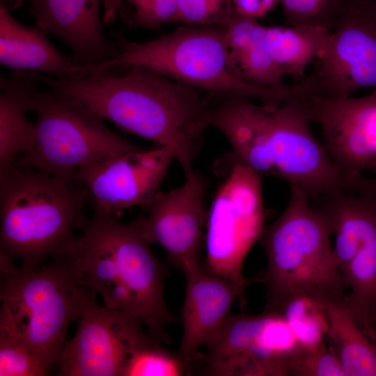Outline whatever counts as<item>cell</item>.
Instances as JSON below:
<instances>
[{
	"label": "cell",
	"mask_w": 376,
	"mask_h": 376,
	"mask_svg": "<svg viewBox=\"0 0 376 376\" xmlns=\"http://www.w3.org/2000/svg\"><path fill=\"white\" fill-rule=\"evenodd\" d=\"M120 53L97 63V71L141 65L210 93L240 95L265 106L276 107L292 94L283 88L247 83L230 71L226 43V27L182 25L154 40L137 42L114 34Z\"/></svg>",
	"instance_id": "cell-6"
},
{
	"label": "cell",
	"mask_w": 376,
	"mask_h": 376,
	"mask_svg": "<svg viewBox=\"0 0 376 376\" xmlns=\"http://www.w3.org/2000/svg\"><path fill=\"white\" fill-rule=\"evenodd\" d=\"M234 14L233 0H179L177 22L190 26L226 27Z\"/></svg>",
	"instance_id": "cell-30"
},
{
	"label": "cell",
	"mask_w": 376,
	"mask_h": 376,
	"mask_svg": "<svg viewBox=\"0 0 376 376\" xmlns=\"http://www.w3.org/2000/svg\"><path fill=\"white\" fill-rule=\"evenodd\" d=\"M332 235L330 223L308 196L290 187L285 209L259 239L267 259L265 310L278 311L299 294L325 305L345 297L348 285L336 261Z\"/></svg>",
	"instance_id": "cell-4"
},
{
	"label": "cell",
	"mask_w": 376,
	"mask_h": 376,
	"mask_svg": "<svg viewBox=\"0 0 376 376\" xmlns=\"http://www.w3.org/2000/svg\"><path fill=\"white\" fill-rule=\"evenodd\" d=\"M102 22L108 24L119 15L129 29H159L177 22L179 0H104Z\"/></svg>",
	"instance_id": "cell-24"
},
{
	"label": "cell",
	"mask_w": 376,
	"mask_h": 376,
	"mask_svg": "<svg viewBox=\"0 0 376 376\" xmlns=\"http://www.w3.org/2000/svg\"><path fill=\"white\" fill-rule=\"evenodd\" d=\"M80 230L61 256L77 282L100 295L105 307L139 320L155 340L169 343L166 328L175 319L164 296L168 272L136 221L93 212Z\"/></svg>",
	"instance_id": "cell-2"
},
{
	"label": "cell",
	"mask_w": 376,
	"mask_h": 376,
	"mask_svg": "<svg viewBox=\"0 0 376 376\" xmlns=\"http://www.w3.org/2000/svg\"><path fill=\"white\" fill-rule=\"evenodd\" d=\"M345 297L327 305L329 347L346 376H376V345L359 327Z\"/></svg>",
	"instance_id": "cell-20"
},
{
	"label": "cell",
	"mask_w": 376,
	"mask_h": 376,
	"mask_svg": "<svg viewBox=\"0 0 376 376\" xmlns=\"http://www.w3.org/2000/svg\"><path fill=\"white\" fill-rule=\"evenodd\" d=\"M37 26L63 40L78 65L100 63L116 56L118 41L103 32L102 0H28Z\"/></svg>",
	"instance_id": "cell-17"
},
{
	"label": "cell",
	"mask_w": 376,
	"mask_h": 376,
	"mask_svg": "<svg viewBox=\"0 0 376 376\" xmlns=\"http://www.w3.org/2000/svg\"><path fill=\"white\" fill-rule=\"evenodd\" d=\"M368 338L376 345V318L371 324Z\"/></svg>",
	"instance_id": "cell-34"
},
{
	"label": "cell",
	"mask_w": 376,
	"mask_h": 376,
	"mask_svg": "<svg viewBox=\"0 0 376 376\" xmlns=\"http://www.w3.org/2000/svg\"><path fill=\"white\" fill-rule=\"evenodd\" d=\"M345 279L350 289L345 301L368 336L376 318V224L360 244Z\"/></svg>",
	"instance_id": "cell-22"
},
{
	"label": "cell",
	"mask_w": 376,
	"mask_h": 376,
	"mask_svg": "<svg viewBox=\"0 0 376 376\" xmlns=\"http://www.w3.org/2000/svg\"><path fill=\"white\" fill-rule=\"evenodd\" d=\"M36 137L31 149L15 163L74 180L80 169L141 147L109 129L104 119L82 102L48 88L32 102Z\"/></svg>",
	"instance_id": "cell-7"
},
{
	"label": "cell",
	"mask_w": 376,
	"mask_h": 376,
	"mask_svg": "<svg viewBox=\"0 0 376 376\" xmlns=\"http://www.w3.org/2000/svg\"><path fill=\"white\" fill-rule=\"evenodd\" d=\"M277 311L283 315L300 345L313 347L324 343L329 329L327 305L299 294L288 298Z\"/></svg>",
	"instance_id": "cell-23"
},
{
	"label": "cell",
	"mask_w": 376,
	"mask_h": 376,
	"mask_svg": "<svg viewBox=\"0 0 376 376\" xmlns=\"http://www.w3.org/2000/svg\"><path fill=\"white\" fill-rule=\"evenodd\" d=\"M262 176L234 162L219 187L207 212L203 267L240 283L263 281L242 274L245 258L264 230Z\"/></svg>",
	"instance_id": "cell-8"
},
{
	"label": "cell",
	"mask_w": 376,
	"mask_h": 376,
	"mask_svg": "<svg viewBox=\"0 0 376 376\" xmlns=\"http://www.w3.org/2000/svg\"><path fill=\"white\" fill-rule=\"evenodd\" d=\"M285 23L290 26L333 31L352 5L351 0H281Z\"/></svg>",
	"instance_id": "cell-26"
},
{
	"label": "cell",
	"mask_w": 376,
	"mask_h": 376,
	"mask_svg": "<svg viewBox=\"0 0 376 376\" xmlns=\"http://www.w3.org/2000/svg\"><path fill=\"white\" fill-rule=\"evenodd\" d=\"M143 324L125 312L86 303L74 337L66 341L56 366L61 376H123L132 355L153 342ZM160 343V342H159Z\"/></svg>",
	"instance_id": "cell-10"
},
{
	"label": "cell",
	"mask_w": 376,
	"mask_h": 376,
	"mask_svg": "<svg viewBox=\"0 0 376 376\" xmlns=\"http://www.w3.org/2000/svg\"><path fill=\"white\" fill-rule=\"evenodd\" d=\"M352 5L362 8L370 3H376V0H351Z\"/></svg>",
	"instance_id": "cell-35"
},
{
	"label": "cell",
	"mask_w": 376,
	"mask_h": 376,
	"mask_svg": "<svg viewBox=\"0 0 376 376\" xmlns=\"http://www.w3.org/2000/svg\"><path fill=\"white\" fill-rule=\"evenodd\" d=\"M299 346L277 311L230 315L196 363L201 362L202 372L208 375L286 376Z\"/></svg>",
	"instance_id": "cell-9"
},
{
	"label": "cell",
	"mask_w": 376,
	"mask_h": 376,
	"mask_svg": "<svg viewBox=\"0 0 376 376\" xmlns=\"http://www.w3.org/2000/svg\"><path fill=\"white\" fill-rule=\"evenodd\" d=\"M129 68L123 75L107 69L68 80L34 75L55 94L82 102L125 132L159 146L178 145L177 160L184 172L192 169L210 93L147 67Z\"/></svg>",
	"instance_id": "cell-1"
},
{
	"label": "cell",
	"mask_w": 376,
	"mask_h": 376,
	"mask_svg": "<svg viewBox=\"0 0 376 376\" xmlns=\"http://www.w3.org/2000/svg\"><path fill=\"white\" fill-rule=\"evenodd\" d=\"M329 32L316 27L267 26L266 41L283 75L301 79L307 67L319 57Z\"/></svg>",
	"instance_id": "cell-21"
},
{
	"label": "cell",
	"mask_w": 376,
	"mask_h": 376,
	"mask_svg": "<svg viewBox=\"0 0 376 376\" xmlns=\"http://www.w3.org/2000/svg\"><path fill=\"white\" fill-rule=\"evenodd\" d=\"M180 152L177 144L143 148L80 169L74 180L85 191L93 212L117 217L125 209L147 207Z\"/></svg>",
	"instance_id": "cell-13"
},
{
	"label": "cell",
	"mask_w": 376,
	"mask_h": 376,
	"mask_svg": "<svg viewBox=\"0 0 376 376\" xmlns=\"http://www.w3.org/2000/svg\"><path fill=\"white\" fill-rule=\"evenodd\" d=\"M180 187L159 190L136 219L144 238L160 245L168 262L184 274L203 267L201 251L207 215V178L193 169Z\"/></svg>",
	"instance_id": "cell-12"
},
{
	"label": "cell",
	"mask_w": 376,
	"mask_h": 376,
	"mask_svg": "<svg viewBox=\"0 0 376 376\" xmlns=\"http://www.w3.org/2000/svg\"><path fill=\"white\" fill-rule=\"evenodd\" d=\"M235 94L211 93L201 118L205 129L210 126L228 141L233 162L255 172L276 177L269 143V107Z\"/></svg>",
	"instance_id": "cell-16"
},
{
	"label": "cell",
	"mask_w": 376,
	"mask_h": 376,
	"mask_svg": "<svg viewBox=\"0 0 376 376\" xmlns=\"http://www.w3.org/2000/svg\"><path fill=\"white\" fill-rule=\"evenodd\" d=\"M184 275L183 331L177 354L190 370L199 357V349L213 340L230 317L235 300L244 305V290L249 285L223 279L203 267Z\"/></svg>",
	"instance_id": "cell-15"
},
{
	"label": "cell",
	"mask_w": 376,
	"mask_h": 376,
	"mask_svg": "<svg viewBox=\"0 0 376 376\" xmlns=\"http://www.w3.org/2000/svg\"><path fill=\"white\" fill-rule=\"evenodd\" d=\"M0 336L18 341L56 364L72 321L96 295L80 285L63 259L26 270L0 252Z\"/></svg>",
	"instance_id": "cell-5"
},
{
	"label": "cell",
	"mask_w": 376,
	"mask_h": 376,
	"mask_svg": "<svg viewBox=\"0 0 376 376\" xmlns=\"http://www.w3.org/2000/svg\"><path fill=\"white\" fill-rule=\"evenodd\" d=\"M71 182L15 162L0 170V252L22 269L64 255L84 225L87 196Z\"/></svg>",
	"instance_id": "cell-3"
},
{
	"label": "cell",
	"mask_w": 376,
	"mask_h": 376,
	"mask_svg": "<svg viewBox=\"0 0 376 376\" xmlns=\"http://www.w3.org/2000/svg\"><path fill=\"white\" fill-rule=\"evenodd\" d=\"M33 72L11 70L0 78V170L31 149L36 125L28 118L37 91Z\"/></svg>",
	"instance_id": "cell-19"
},
{
	"label": "cell",
	"mask_w": 376,
	"mask_h": 376,
	"mask_svg": "<svg viewBox=\"0 0 376 376\" xmlns=\"http://www.w3.org/2000/svg\"><path fill=\"white\" fill-rule=\"evenodd\" d=\"M38 26L18 22L0 3V63L11 70L35 72L58 79H79L93 72L91 65H76L62 54Z\"/></svg>",
	"instance_id": "cell-18"
},
{
	"label": "cell",
	"mask_w": 376,
	"mask_h": 376,
	"mask_svg": "<svg viewBox=\"0 0 376 376\" xmlns=\"http://www.w3.org/2000/svg\"><path fill=\"white\" fill-rule=\"evenodd\" d=\"M290 375L346 376L336 354L324 343L313 347L300 345L289 363Z\"/></svg>",
	"instance_id": "cell-29"
},
{
	"label": "cell",
	"mask_w": 376,
	"mask_h": 376,
	"mask_svg": "<svg viewBox=\"0 0 376 376\" xmlns=\"http://www.w3.org/2000/svg\"><path fill=\"white\" fill-rule=\"evenodd\" d=\"M289 100L320 126L325 149L343 171L354 175L376 171V90L359 97H325L297 82Z\"/></svg>",
	"instance_id": "cell-11"
},
{
	"label": "cell",
	"mask_w": 376,
	"mask_h": 376,
	"mask_svg": "<svg viewBox=\"0 0 376 376\" xmlns=\"http://www.w3.org/2000/svg\"><path fill=\"white\" fill-rule=\"evenodd\" d=\"M260 25L256 19L235 13L226 27L228 65L235 76L237 66L251 45Z\"/></svg>",
	"instance_id": "cell-31"
},
{
	"label": "cell",
	"mask_w": 376,
	"mask_h": 376,
	"mask_svg": "<svg viewBox=\"0 0 376 376\" xmlns=\"http://www.w3.org/2000/svg\"><path fill=\"white\" fill-rule=\"evenodd\" d=\"M361 8L366 14L376 20V3L368 4Z\"/></svg>",
	"instance_id": "cell-33"
},
{
	"label": "cell",
	"mask_w": 376,
	"mask_h": 376,
	"mask_svg": "<svg viewBox=\"0 0 376 376\" xmlns=\"http://www.w3.org/2000/svg\"><path fill=\"white\" fill-rule=\"evenodd\" d=\"M281 0H233L234 13L260 19L276 8Z\"/></svg>",
	"instance_id": "cell-32"
},
{
	"label": "cell",
	"mask_w": 376,
	"mask_h": 376,
	"mask_svg": "<svg viewBox=\"0 0 376 376\" xmlns=\"http://www.w3.org/2000/svg\"><path fill=\"white\" fill-rule=\"evenodd\" d=\"M267 26L260 24L253 40L238 63L235 76L256 86L283 88L285 76L273 58L266 41Z\"/></svg>",
	"instance_id": "cell-25"
},
{
	"label": "cell",
	"mask_w": 376,
	"mask_h": 376,
	"mask_svg": "<svg viewBox=\"0 0 376 376\" xmlns=\"http://www.w3.org/2000/svg\"><path fill=\"white\" fill-rule=\"evenodd\" d=\"M51 366L26 345L0 336V376L48 375Z\"/></svg>",
	"instance_id": "cell-28"
},
{
	"label": "cell",
	"mask_w": 376,
	"mask_h": 376,
	"mask_svg": "<svg viewBox=\"0 0 376 376\" xmlns=\"http://www.w3.org/2000/svg\"><path fill=\"white\" fill-rule=\"evenodd\" d=\"M310 75L299 81L306 91L325 97H349L376 90V20L352 6L329 33Z\"/></svg>",
	"instance_id": "cell-14"
},
{
	"label": "cell",
	"mask_w": 376,
	"mask_h": 376,
	"mask_svg": "<svg viewBox=\"0 0 376 376\" xmlns=\"http://www.w3.org/2000/svg\"><path fill=\"white\" fill-rule=\"evenodd\" d=\"M189 371L178 354L164 350L162 343L153 342L135 352L123 376H180Z\"/></svg>",
	"instance_id": "cell-27"
}]
</instances>
